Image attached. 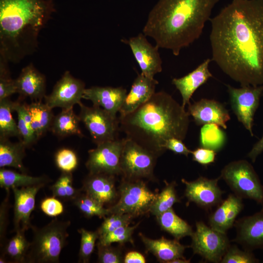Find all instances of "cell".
Wrapping results in <instances>:
<instances>
[{
    "label": "cell",
    "instance_id": "obj_1",
    "mask_svg": "<svg viewBox=\"0 0 263 263\" xmlns=\"http://www.w3.org/2000/svg\"><path fill=\"white\" fill-rule=\"evenodd\" d=\"M209 21L211 60L241 86L263 85V0H232Z\"/></svg>",
    "mask_w": 263,
    "mask_h": 263
},
{
    "label": "cell",
    "instance_id": "obj_2",
    "mask_svg": "<svg viewBox=\"0 0 263 263\" xmlns=\"http://www.w3.org/2000/svg\"><path fill=\"white\" fill-rule=\"evenodd\" d=\"M189 116L185 108L162 91L134 111L120 116L119 130L126 138L159 156L166 150L164 145L167 140L185 139Z\"/></svg>",
    "mask_w": 263,
    "mask_h": 263
},
{
    "label": "cell",
    "instance_id": "obj_3",
    "mask_svg": "<svg viewBox=\"0 0 263 263\" xmlns=\"http://www.w3.org/2000/svg\"><path fill=\"white\" fill-rule=\"evenodd\" d=\"M219 0H158L143 28L156 45L177 56L202 34Z\"/></svg>",
    "mask_w": 263,
    "mask_h": 263
},
{
    "label": "cell",
    "instance_id": "obj_4",
    "mask_svg": "<svg viewBox=\"0 0 263 263\" xmlns=\"http://www.w3.org/2000/svg\"><path fill=\"white\" fill-rule=\"evenodd\" d=\"M55 11L52 0H0V56L18 63L33 54Z\"/></svg>",
    "mask_w": 263,
    "mask_h": 263
},
{
    "label": "cell",
    "instance_id": "obj_5",
    "mask_svg": "<svg viewBox=\"0 0 263 263\" xmlns=\"http://www.w3.org/2000/svg\"><path fill=\"white\" fill-rule=\"evenodd\" d=\"M70 221L52 220L41 228L32 226L33 237L25 262L57 263L69 236Z\"/></svg>",
    "mask_w": 263,
    "mask_h": 263
},
{
    "label": "cell",
    "instance_id": "obj_6",
    "mask_svg": "<svg viewBox=\"0 0 263 263\" xmlns=\"http://www.w3.org/2000/svg\"><path fill=\"white\" fill-rule=\"evenodd\" d=\"M220 178L236 196L263 205V186L253 167L247 160L229 163L222 169Z\"/></svg>",
    "mask_w": 263,
    "mask_h": 263
},
{
    "label": "cell",
    "instance_id": "obj_7",
    "mask_svg": "<svg viewBox=\"0 0 263 263\" xmlns=\"http://www.w3.org/2000/svg\"><path fill=\"white\" fill-rule=\"evenodd\" d=\"M119 199L108 207L112 214H128L134 217L150 212L158 193L152 192L142 180L123 178L118 187Z\"/></svg>",
    "mask_w": 263,
    "mask_h": 263
},
{
    "label": "cell",
    "instance_id": "obj_8",
    "mask_svg": "<svg viewBox=\"0 0 263 263\" xmlns=\"http://www.w3.org/2000/svg\"><path fill=\"white\" fill-rule=\"evenodd\" d=\"M125 138L121 159L123 178L153 179L154 169L158 156L133 141Z\"/></svg>",
    "mask_w": 263,
    "mask_h": 263
},
{
    "label": "cell",
    "instance_id": "obj_9",
    "mask_svg": "<svg viewBox=\"0 0 263 263\" xmlns=\"http://www.w3.org/2000/svg\"><path fill=\"white\" fill-rule=\"evenodd\" d=\"M193 232L190 247L193 253L206 261L219 263L230 245L226 233L215 230L203 222L196 223Z\"/></svg>",
    "mask_w": 263,
    "mask_h": 263
},
{
    "label": "cell",
    "instance_id": "obj_10",
    "mask_svg": "<svg viewBox=\"0 0 263 263\" xmlns=\"http://www.w3.org/2000/svg\"><path fill=\"white\" fill-rule=\"evenodd\" d=\"M78 105L80 121L84 124L96 145L117 139L119 130V119L117 117L97 106L87 107L82 102Z\"/></svg>",
    "mask_w": 263,
    "mask_h": 263
},
{
    "label": "cell",
    "instance_id": "obj_11",
    "mask_svg": "<svg viewBox=\"0 0 263 263\" xmlns=\"http://www.w3.org/2000/svg\"><path fill=\"white\" fill-rule=\"evenodd\" d=\"M125 139L117 138L106 141L89 150L85 164L89 173L121 175V159Z\"/></svg>",
    "mask_w": 263,
    "mask_h": 263
},
{
    "label": "cell",
    "instance_id": "obj_12",
    "mask_svg": "<svg viewBox=\"0 0 263 263\" xmlns=\"http://www.w3.org/2000/svg\"><path fill=\"white\" fill-rule=\"evenodd\" d=\"M226 86L233 113L251 136H254V117L263 94V85L241 86L239 88Z\"/></svg>",
    "mask_w": 263,
    "mask_h": 263
},
{
    "label": "cell",
    "instance_id": "obj_13",
    "mask_svg": "<svg viewBox=\"0 0 263 263\" xmlns=\"http://www.w3.org/2000/svg\"><path fill=\"white\" fill-rule=\"evenodd\" d=\"M85 89L82 80L66 71L54 86L52 93L44 97L45 103L52 109L56 107L72 108L75 104L81 102Z\"/></svg>",
    "mask_w": 263,
    "mask_h": 263
},
{
    "label": "cell",
    "instance_id": "obj_14",
    "mask_svg": "<svg viewBox=\"0 0 263 263\" xmlns=\"http://www.w3.org/2000/svg\"><path fill=\"white\" fill-rule=\"evenodd\" d=\"M220 177L209 179L200 176L196 180L188 181L182 179L185 185V196L189 202H193L205 209L219 205L222 200L224 191L218 186Z\"/></svg>",
    "mask_w": 263,
    "mask_h": 263
},
{
    "label": "cell",
    "instance_id": "obj_15",
    "mask_svg": "<svg viewBox=\"0 0 263 263\" xmlns=\"http://www.w3.org/2000/svg\"><path fill=\"white\" fill-rule=\"evenodd\" d=\"M143 33H140L122 41L128 44L143 75L154 78L162 70V60L158 51L159 47L153 46Z\"/></svg>",
    "mask_w": 263,
    "mask_h": 263
},
{
    "label": "cell",
    "instance_id": "obj_16",
    "mask_svg": "<svg viewBox=\"0 0 263 263\" xmlns=\"http://www.w3.org/2000/svg\"><path fill=\"white\" fill-rule=\"evenodd\" d=\"M236 236L234 241L244 249L263 248V207L259 211L235 221Z\"/></svg>",
    "mask_w": 263,
    "mask_h": 263
},
{
    "label": "cell",
    "instance_id": "obj_17",
    "mask_svg": "<svg viewBox=\"0 0 263 263\" xmlns=\"http://www.w3.org/2000/svg\"><path fill=\"white\" fill-rule=\"evenodd\" d=\"M45 184L12 188L14 194L13 231L20 228L26 230L33 226L30 216L35 207V198Z\"/></svg>",
    "mask_w": 263,
    "mask_h": 263
},
{
    "label": "cell",
    "instance_id": "obj_18",
    "mask_svg": "<svg viewBox=\"0 0 263 263\" xmlns=\"http://www.w3.org/2000/svg\"><path fill=\"white\" fill-rule=\"evenodd\" d=\"M188 113L197 125L215 124L226 129L230 119L228 111L221 103L213 99L202 98L189 104Z\"/></svg>",
    "mask_w": 263,
    "mask_h": 263
},
{
    "label": "cell",
    "instance_id": "obj_19",
    "mask_svg": "<svg viewBox=\"0 0 263 263\" xmlns=\"http://www.w3.org/2000/svg\"><path fill=\"white\" fill-rule=\"evenodd\" d=\"M115 176L105 174H90L84 179L82 191L103 206L111 205L117 198Z\"/></svg>",
    "mask_w": 263,
    "mask_h": 263
},
{
    "label": "cell",
    "instance_id": "obj_20",
    "mask_svg": "<svg viewBox=\"0 0 263 263\" xmlns=\"http://www.w3.org/2000/svg\"><path fill=\"white\" fill-rule=\"evenodd\" d=\"M127 94L126 90L121 87L93 86L85 89L83 98L90 100L93 105L99 106L116 117Z\"/></svg>",
    "mask_w": 263,
    "mask_h": 263
},
{
    "label": "cell",
    "instance_id": "obj_21",
    "mask_svg": "<svg viewBox=\"0 0 263 263\" xmlns=\"http://www.w3.org/2000/svg\"><path fill=\"white\" fill-rule=\"evenodd\" d=\"M243 208L242 198L234 193L229 194L209 216V225L215 230L226 233L234 225L237 216Z\"/></svg>",
    "mask_w": 263,
    "mask_h": 263
},
{
    "label": "cell",
    "instance_id": "obj_22",
    "mask_svg": "<svg viewBox=\"0 0 263 263\" xmlns=\"http://www.w3.org/2000/svg\"><path fill=\"white\" fill-rule=\"evenodd\" d=\"M158 82L154 78L139 74L133 82L131 89L119 110L120 116L135 110L146 102L155 93Z\"/></svg>",
    "mask_w": 263,
    "mask_h": 263
},
{
    "label": "cell",
    "instance_id": "obj_23",
    "mask_svg": "<svg viewBox=\"0 0 263 263\" xmlns=\"http://www.w3.org/2000/svg\"><path fill=\"white\" fill-rule=\"evenodd\" d=\"M15 81L17 93L21 97L39 101L46 96L45 77L32 63L22 69Z\"/></svg>",
    "mask_w": 263,
    "mask_h": 263
},
{
    "label": "cell",
    "instance_id": "obj_24",
    "mask_svg": "<svg viewBox=\"0 0 263 263\" xmlns=\"http://www.w3.org/2000/svg\"><path fill=\"white\" fill-rule=\"evenodd\" d=\"M211 61V59L207 58L187 75L172 80V83L181 95L183 107L190 103V99L196 90L213 76L208 69Z\"/></svg>",
    "mask_w": 263,
    "mask_h": 263
},
{
    "label": "cell",
    "instance_id": "obj_25",
    "mask_svg": "<svg viewBox=\"0 0 263 263\" xmlns=\"http://www.w3.org/2000/svg\"><path fill=\"white\" fill-rule=\"evenodd\" d=\"M139 236L147 250L162 263H170L178 258H185L183 254L186 248L189 247L181 244L179 240H169L162 237L158 239H151L139 233Z\"/></svg>",
    "mask_w": 263,
    "mask_h": 263
},
{
    "label": "cell",
    "instance_id": "obj_26",
    "mask_svg": "<svg viewBox=\"0 0 263 263\" xmlns=\"http://www.w3.org/2000/svg\"><path fill=\"white\" fill-rule=\"evenodd\" d=\"M26 148L22 140L12 142L8 138L0 137V168L13 167L26 173L23 159Z\"/></svg>",
    "mask_w": 263,
    "mask_h": 263
},
{
    "label": "cell",
    "instance_id": "obj_27",
    "mask_svg": "<svg viewBox=\"0 0 263 263\" xmlns=\"http://www.w3.org/2000/svg\"><path fill=\"white\" fill-rule=\"evenodd\" d=\"M25 105L31 117L32 128L38 139L50 129L55 117L52 109L41 100Z\"/></svg>",
    "mask_w": 263,
    "mask_h": 263
},
{
    "label": "cell",
    "instance_id": "obj_28",
    "mask_svg": "<svg viewBox=\"0 0 263 263\" xmlns=\"http://www.w3.org/2000/svg\"><path fill=\"white\" fill-rule=\"evenodd\" d=\"M80 121V118L75 114L73 108L62 109L60 113L55 116L50 130L60 137L73 135L82 137L83 135L79 127Z\"/></svg>",
    "mask_w": 263,
    "mask_h": 263
},
{
    "label": "cell",
    "instance_id": "obj_29",
    "mask_svg": "<svg viewBox=\"0 0 263 263\" xmlns=\"http://www.w3.org/2000/svg\"><path fill=\"white\" fill-rule=\"evenodd\" d=\"M50 181V179L46 176H32L4 168L0 169V187L6 190L14 188L46 185Z\"/></svg>",
    "mask_w": 263,
    "mask_h": 263
},
{
    "label": "cell",
    "instance_id": "obj_30",
    "mask_svg": "<svg viewBox=\"0 0 263 263\" xmlns=\"http://www.w3.org/2000/svg\"><path fill=\"white\" fill-rule=\"evenodd\" d=\"M161 228L179 240L186 236H191L192 227L179 217L172 208L156 216Z\"/></svg>",
    "mask_w": 263,
    "mask_h": 263
},
{
    "label": "cell",
    "instance_id": "obj_31",
    "mask_svg": "<svg viewBox=\"0 0 263 263\" xmlns=\"http://www.w3.org/2000/svg\"><path fill=\"white\" fill-rule=\"evenodd\" d=\"M25 230L21 228L4 244L2 255L8 256L14 262L25 263L29 250L31 242L26 239Z\"/></svg>",
    "mask_w": 263,
    "mask_h": 263
},
{
    "label": "cell",
    "instance_id": "obj_32",
    "mask_svg": "<svg viewBox=\"0 0 263 263\" xmlns=\"http://www.w3.org/2000/svg\"><path fill=\"white\" fill-rule=\"evenodd\" d=\"M15 104L9 97L0 100V137H17L21 140L18 125L12 115Z\"/></svg>",
    "mask_w": 263,
    "mask_h": 263
},
{
    "label": "cell",
    "instance_id": "obj_33",
    "mask_svg": "<svg viewBox=\"0 0 263 263\" xmlns=\"http://www.w3.org/2000/svg\"><path fill=\"white\" fill-rule=\"evenodd\" d=\"M226 140L225 132L217 124H205L201 129L200 145L201 147L217 152L224 147Z\"/></svg>",
    "mask_w": 263,
    "mask_h": 263
},
{
    "label": "cell",
    "instance_id": "obj_34",
    "mask_svg": "<svg viewBox=\"0 0 263 263\" xmlns=\"http://www.w3.org/2000/svg\"><path fill=\"white\" fill-rule=\"evenodd\" d=\"M165 187L158 193L150 209V212L155 216L172 208L175 203L180 202L175 189L176 182L165 181Z\"/></svg>",
    "mask_w": 263,
    "mask_h": 263
},
{
    "label": "cell",
    "instance_id": "obj_35",
    "mask_svg": "<svg viewBox=\"0 0 263 263\" xmlns=\"http://www.w3.org/2000/svg\"><path fill=\"white\" fill-rule=\"evenodd\" d=\"M14 111L18 115V127L21 136V140L26 147L32 145L38 140L31 127L30 115L26 107L25 103L15 101Z\"/></svg>",
    "mask_w": 263,
    "mask_h": 263
},
{
    "label": "cell",
    "instance_id": "obj_36",
    "mask_svg": "<svg viewBox=\"0 0 263 263\" xmlns=\"http://www.w3.org/2000/svg\"><path fill=\"white\" fill-rule=\"evenodd\" d=\"M72 201L80 212L87 218L94 216L105 218L111 214L108 208L104 207V206L85 193L81 192Z\"/></svg>",
    "mask_w": 263,
    "mask_h": 263
},
{
    "label": "cell",
    "instance_id": "obj_37",
    "mask_svg": "<svg viewBox=\"0 0 263 263\" xmlns=\"http://www.w3.org/2000/svg\"><path fill=\"white\" fill-rule=\"evenodd\" d=\"M71 172H62L56 181L50 187L53 196L64 200L73 201L81 191L73 185Z\"/></svg>",
    "mask_w": 263,
    "mask_h": 263
},
{
    "label": "cell",
    "instance_id": "obj_38",
    "mask_svg": "<svg viewBox=\"0 0 263 263\" xmlns=\"http://www.w3.org/2000/svg\"><path fill=\"white\" fill-rule=\"evenodd\" d=\"M78 232L80 235L78 262L88 263L94 250L96 241L99 238V234L97 230L92 231L83 228L79 229Z\"/></svg>",
    "mask_w": 263,
    "mask_h": 263
},
{
    "label": "cell",
    "instance_id": "obj_39",
    "mask_svg": "<svg viewBox=\"0 0 263 263\" xmlns=\"http://www.w3.org/2000/svg\"><path fill=\"white\" fill-rule=\"evenodd\" d=\"M138 225L139 223L132 226L129 225L121 226L104 236L99 237L97 243L101 245H111L114 243L123 244L129 242L133 244L132 236Z\"/></svg>",
    "mask_w": 263,
    "mask_h": 263
},
{
    "label": "cell",
    "instance_id": "obj_40",
    "mask_svg": "<svg viewBox=\"0 0 263 263\" xmlns=\"http://www.w3.org/2000/svg\"><path fill=\"white\" fill-rule=\"evenodd\" d=\"M55 162L56 167L63 172L72 173L78 165L76 152L70 148H62L55 153Z\"/></svg>",
    "mask_w": 263,
    "mask_h": 263
},
{
    "label": "cell",
    "instance_id": "obj_41",
    "mask_svg": "<svg viewBox=\"0 0 263 263\" xmlns=\"http://www.w3.org/2000/svg\"><path fill=\"white\" fill-rule=\"evenodd\" d=\"M8 61L0 56V100L17 93L15 79L10 75Z\"/></svg>",
    "mask_w": 263,
    "mask_h": 263
},
{
    "label": "cell",
    "instance_id": "obj_42",
    "mask_svg": "<svg viewBox=\"0 0 263 263\" xmlns=\"http://www.w3.org/2000/svg\"><path fill=\"white\" fill-rule=\"evenodd\" d=\"M252 251L240 249L236 245H230L224 255L221 263H258Z\"/></svg>",
    "mask_w": 263,
    "mask_h": 263
},
{
    "label": "cell",
    "instance_id": "obj_43",
    "mask_svg": "<svg viewBox=\"0 0 263 263\" xmlns=\"http://www.w3.org/2000/svg\"><path fill=\"white\" fill-rule=\"evenodd\" d=\"M134 218L128 214H112L104 220L97 229L99 237L104 236L116 229L125 225H129Z\"/></svg>",
    "mask_w": 263,
    "mask_h": 263
},
{
    "label": "cell",
    "instance_id": "obj_44",
    "mask_svg": "<svg viewBox=\"0 0 263 263\" xmlns=\"http://www.w3.org/2000/svg\"><path fill=\"white\" fill-rule=\"evenodd\" d=\"M98 262L100 263H121L124 258L120 249L111 245H101L97 243Z\"/></svg>",
    "mask_w": 263,
    "mask_h": 263
},
{
    "label": "cell",
    "instance_id": "obj_45",
    "mask_svg": "<svg viewBox=\"0 0 263 263\" xmlns=\"http://www.w3.org/2000/svg\"><path fill=\"white\" fill-rule=\"evenodd\" d=\"M40 208L45 214L52 217L60 215L64 211L62 203L53 196L44 198L40 203Z\"/></svg>",
    "mask_w": 263,
    "mask_h": 263
},
{
    "label": "cell",
    "instance_id": "obj_46",
    "mask_svg": "<svg viewBox=\"0 0 263 263\" xmlns=\"http://www.w3.org/2000/svg\"><path fill=\"white\" fill-rule=\"evenodd\" d=\"M10 190H6V196L0 206V247L5 243V237L8 224Z\"/></svg>",
    "mask_w": 263,
    "mask_h": 263
},
{
    "label": "cell",
    "instance_id": "obj_47",
    "mask_svg": "<svg viewBox=\"0 0 263 263\" xmlns=\"http://www.w3.org/2000/svg\"><path fill=\"white\" fill-rule=\"evenodd\" d=\"M192 160L199 164L207 166L214 162L216 152L214 150L203 147L191 150Z\"/></svg>",
    "mask_w": 263,
    "mask_h": 263
},
{
    "label": "cell",
    "instance_id": "obj_48",
    "mask_svg": "<svg viewBox=\"0 0 263 263\" xmlns=\"http://www.w3.org/2000/svg\"><path fill=\"white\" fill-rule=\"evenodd\" d=\"M164 148L166 150H169L175 154L184 155L186 156H188L191 152V150L186 147L182 140L175 137L167 140Z\"/></svg>",
    "mask_w": 263,
    "mask_h": 263
},
{
    "label": "cell",
    "instance_id": "obj_49",
    "mask_svg": "<svg viewBox=\"0 0 263 263\" xmlns=\"http://www.w3.org/2000/svg\"><path fill=\"white\" fill-rule=\"evenodd\" d=\"M263 152V135L262 137L253 146L247 154L253 163H254L258 156Z\"/></svg>",
    "mask_w": 263,
    "mask_h": 263
},
{
    "label": "cell",
    "instance_id": "obj_50",
    "mask_svg": "<svg viewBox=\"0 0 263 263\" xmlns=\"http://www.w3.org/2000/svg\"><path fill=\"white\" fill-rule=\"evenodd\" d=\"M146 260L144 256L137 251H130L124 258V263H145Z\"/></svg>",
    "mask_w": 263,
    "mask_h": 263
},
{
    "label": "cell",
    "instance_id": "obj_51",
    "mask_svg": "<svg viewBox=\"0 0 263 263\" xmlns=\"http://www.w3.org/2000/svg\"><path fill=\"white\" fill-rule=\"evenodd\" d=\"M190 260H187L186 258H178L173 260L170 263H188Z\"/></svg>",
    "mask_w": 263,
    "mask_h": 263
}]
</instances>
